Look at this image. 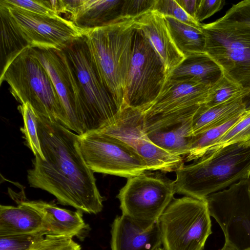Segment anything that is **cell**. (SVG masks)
Listing matches in <instances>:
<instances>
[{
  "label": "cell",
  "mask_w": 250,
  "mask_h": 250,
  "mask_svg": "<svg viewBox=\"0 0 250 250\" xmlns=\"http://www.w3.org/2000/svg\"><path fill=\"white\" fill-rule=\"evenodd\" d=\"M36 115L45 160L35 156L33 167L27 171L30 186L47 191L60 204L83 213L100 212L104 197L98 190L94 172L83 157L79 135L57 122Z\"/></svg>",
  "instance_id": "obj_1"
},
{
  "label": "cell",
  "mask_w": 250,
  "mask_h": 250,
  "mask_svg": "<svg viewBox=\"0 0 250 250\" xmlns=\"http://www.w3.org/2000/svg\"><path fill=\"white\" fill-rule=\"evenodd\" d=\"M0 62L3 68L26 48L62 49L85 29L61 16L34 14L0 4Z\"/></svg>",
  "instance_id": "obj_2"
},
{
  "label": "cell",
  "mask_w": 250,
  "mask_h": 250,
  "mask_svg": "<svg viewBox=\"0 0 250 250\" xmlns=\"http://www.w3.org/2000/svg\"><path fill=\"white\" fill-rule=\"evenodd\" d=\"M135 18L85 29L83 38L98 76L121 110L133 53Z\"/></svg>",
  "instance_id": "obj_3"
},
{
  "label": "cell",
  "mask_w": 250,
  "mask_h": 250,
  "mask_svg": "<svg viewBox=\"0 0 250 250\" xmlns=\"http://www.w3.org/2000/svg\"><path fill=\"white\" fill-rule=\"evenodd\" d=\"M176 193L205 199L250 177V146L235 143L204 155L175 171Z\"/></svg>",
  "instance_id": "obj_4"
},
{
  "label": "cell",
  "mask_w": 250,
  "mask_h": 250,
  "mask_svg": "<svg viewBox=\"0 0 250 250\" xmlns=\"http://www.w3.org/2000/svg\"><path fill=\"white\" fill-rule=\"evenodd\" d=\"M3 82L21 104L28 103L36 114L67 128L64 110L52 81L29 48L21 50L1 69L0 85Z\"/></svg>",
  "instance_id": "obj_5"
},
{
  "label": "cell",
  "mask_w": 250,
  "mask_h": 250,
  "mask_svg": "<svg viewBox=\"0 0 250 250\" xmlns=\"http://www.w3.org/2000/svg\"><path fill=\"white\" fill-rule=\"evenodd\" d=\"M62 50L72 65L82 91L83 106L79 120L83 133L103 131L114 125L123 110L119 108L101 82L83 36Z\"/></svg>",
  "instance_id": "obj_6"
},
{
  "label": "cell",
  "mask_w": 250,
  "mask_h": 250,
  "mask_svg": "<svg viewBox=\"0 0 250 250\" xmlns=\"http://www.w3.org/2000/svg\"><path fill=\"white\" fill-rule=\"evenodd\" d=\"M204 53L221 68L223 74L245 90L250 88V28L224 15L202 24Z\"/></svg>",
  "instance_id": "obj_7"
},
{
  "label": "cell",
  "mask_w": 250,
  "mask_h": 250,
  "mask_svg": "<svg viewBox=\"0 0 250 250\" xmlns=\"http://www.w3.org/2000/svg\"><path fill=\"white\" fill-rule=\"evenodd\" d=\"M158 223L165 250H203L212 233L206 199L187 196L174 198Z\"/></svg>",
  "instance_id": "obj_8"
},
{
  "label": "cell",
  "mask_w": 250,
  "mask_h": 250,
  "mask_svg": "<svg viewBox=\"0 0 250 250\" xmlns=\"http://www.w3.org/2000/svg\"><path fill=\"white\" fill-rule=\"evenodd\" d=\"M155 171L127 178L116 197L122 214L145 223L158 221L176 193L175 181Z\"/></svg>",
  "instance_id": "obj_9"
},
{
  "label": "cell",
  "mask_w": 250,
  "mask_h": 250,
  "mask_svg": "<svg viewBox=\"0 0 250 250\" xmlns=\"http://www.w3.org/2000/svg\"><path fill=\"white\" fill-rule=\"evenodd\" d=\"M209 86L167 79L156 99L142 112L146 133L166 128L193 116L206 103Z\"/></svg>",
  "instance_id": "obj_10"
},
{
  "label": "cell",
  "mask_w": 250,
  "mask_h": 250,
  "mask_svg": "<svg viewBox=\"0 0 250 250\" xmlns=\"http://www.w3.org/2000/svg\"><path fill=\"white\" fill-rule=\"evenodd\" d=\"M167 79L164 65L143 32L136 28L125 92L126 107L142 112L161 93Z\"/></svg>",
  "instance_id": "obj_11"
},
{
  "label": "cell",
  "mask_w": 250,
  "mask_h": 250,
  "mask_svg": "<svg viewBox=\"0 0 250 250\" xmlns=\"http://www.w3.org/2000/svg\"><path fill=\"white\" fill-rule=\"evenodd\" d=\"M85 162L93 172L130 178L151 172L142 158L122 140L100 131L78 136Z\"/></svg>",
  "instance_id": "obj_12"
},
{
  "label": "cell",
  "mask_w": 250,
  "mask_h": 250,
  "mask_svg": "<svg viewBox=\"0 0 250 250\" xmlns=\"http://www.w3.org/2000/svg\"><path fill=\"white\" fill-rule=\"evenodd\" d=\"M210 216L220 225L225 243L237 250L250 249V178L206 198Z\"/></svg>",
  "instance_id": "obj_13"
},
{
  "label": "cell",
  "mask_w": 250,
  "mask_h": 250,
  "mask_svg": "<svg viewBox=\"0 0 250 250\" xmlns=\"http://www.w3.org/2000/svg\"><path fill=\"white\" fill-rule=\"evenodd\" d=\"M131 146L142 158L150 171H176L184 165L183 157L172 154L153 143L145 131L142 111L126 106L119 120L101 131Z\"/></svg>",
  "instance_id": "obj_14"
},
{
  "label": "cell",
  "mask_w": 250,
  "mask_h": 250,
  "mask_svg": "<svg viewBox=\"0 0 250 250\" xmlns=\"http://www.w3.org/2000/svg\"><path fill=\"white\" fill-rule=\"evenodd\" d=\"M48 72L64 110L67 128L83 134L79 121L83 98L73 67L62 49L29 48Z\"/></svg>",
  "instance_id": "obj_15"
},
{
  "label": "cell",
  "mask_w": 250,
  "mask_h": 250,
  "mask_svg": "<svg viewBox=\"0 0 250 250\" xmlns=\"http://www.w3.org/2000/svg\"><path fill=\"white\" fill-rule=\"evenodd\" d=\"M111 250H155L162 245L158 221L145 223L122 214L111 229Z\"/></svg>",
  "instance_id": "obj_16"
},
{
  "label": "cell",
  "mask_w": 250,
  "mask_h": 250,
  "mask_svg": "<svg viewBox=\"0 0 250 250\" xmlns=\"http://www.w3.org/2000/svg\"><path fill=\"white\" fill-rule=\"evenodd\" d=\"M124 0H59L61 14L77 27L93 29L108 25L122 17Z\"/></svg>",
  "instance_id": "obj_17"
},
{
  "label": "cell",
  "mask_w": 250,
  "mask_h": 250,
  "mask_svg": "<svg viewBox=\"0 0 250 250\" xmlns=\"http://www.w3.org/2000/svg\"><path fill=\"white\" fill-rule=\"evenodd\" d=\"M135 25L160 57L168 79L185 57L175 45L165 17L155 10H150L135 18Z\"/></svg>",
  "instance_id": "obj_18"
},
{
  "label": "cell",
  "mask_w": 250,
  "mask_h": 250,
  "mask_svg": "<svg viewBox=\"0 0 250 250\" xmlns=\"http://www.w3.org/2000/svg\"><path fill=\"white\" fill-rule=\"evenodd\" d=\"M21 204L36 211L40 215L47 234L65 235L84 238L89 230L84 222L83 212L59 208L52 202L42 200L20 199Z\"/></svg>",
  "instance_id": "obj_19"
},
{
  "label": "cell",
  "mask_w": 250,
  "mask_h": 250,
  "mask_svg": "<svg viewBox=\"0 0 250 250\" xmlns=\"http://www.w3.org/2000/svg\"><path fill=\"white\" fill-rule=\"evenodd\" d=\"M47 234L39 214L21 204L0 206V236L33 234Z\"/></svg>",
  "instance_id": "obj_20"
},
{
  "label": "cell",
  "mask_w": 250,
  "mask_h": 250,
  "mask_svg": "<svg viewBox=\"0 0 250 250\" xmlns=\"http://www.w3.org/2000/svg\"><path fill=\"white\" fill-rule=\"evenodd\" d=\"M222 74L219 65L203 53L186 57L172 71L168 79L194 81L210 86Z\"/></svg>",
  "instance_id": "obj_21"
},
{
  "label": "cell",
  "mask_w": 250,
  "mask_h": 250,
  "mask_svg": "<svg viewBox=\"0 0 250 250\" xmlns=\"http://www.w3.org/2000/svg\"><path fill=\"white\" fill-rule=\"evenodd\" d=\"M193 116L174 125L146 133L153 143L168 152L186 157L192 136Z\"/></svg>",
  "instance_id": "obj_22"
},
{
  "label": "cell",
  "mask_w": 250,
  "mask_h": 250,
  "mask_svg": "<svg viewBox=\"0 0 250 250\" xmlns=\"http://www.w3.org/2000/svg\"><path fill=\"white\" fill-rule=\"evenodd\" d=\"M245 111L242 97L212 106L202 104L192 117V135L225 123Z\"/></svg>",
  "instance_id": "obj_23"
},
{
  "label": "cell",
  "mask_w": 250,
  "mask_h": 250,
  "mask_svg": "<svg viewBox=\"0 0 250 250\" xmlns=\"http://www.w3.org/2000/svg\"><path fill=\"white\" fill-rule=\"evenodd\" d=\"M164 17L175 45L185 58L204 53L205 38L202 27H194L172 17Z\"/></svg>",
  "instance_id": "obj_24"
},
{
  "label": "cell",
  "mask_w": 250,
  "mask_h": 250,
  "mask_svg": "<svg viewBox=\"0 0 250 250\" xmlns=\"http://www.w3.org/2000/svg\"><path fill=\"white\" fill-rule=\"evenodd\" d=\"M244 112L222 124L192 136L187 162L195 161L207 153L216 143L241 118Z\"/></svg>",
  "instance_id": "obj_25"
},
{
  "label": "cell",
  "mask_w": 250,
  "mask_h": 250,
  "mask_svg": "<svg viewBox=\"0 0 250 250\" xmlns=\"http://www.w3.org/2000/svg\"><path fill=\"white\" fill-rule=\"evenodd\" d=\"M246 90L224 75L209 87L208 95L204 105L212 106L242 97Z\"/></svg>",
  "instance_id": "obj_26"
},
{
  "label": "cell",
  "mask_w": 250,
  "mask_h": 250,
  "mask_svg": "<svg viewBox=\"0 0 250 250\" xmlns=\"http://www.w3.org/2000/svg\"><path fill=\"white\" fill-rule=\"evenodd\" d=\"M24 122L21 132L27 146L33 152L35 156H39L45 160L42 151L37 130V119L36 114L32 106L27 103L18 106Z\"/></svg>",
  "instance_id": "obj_27"
},
{
  "label": "cell",
  "mask_w": 250,
  "mask_h": 250,
  "mask_svg": "<svg viewBox=\"0 0 250 250\" xmlns=\"http://www.w3.org/2000/svg\"><path fill=\"white\" fill-rule=\"evenodd\" d=\"M235 143L250 146V110L244 112L240 119L223 135L208 153Z\"/></svg>",
  "instance_id": "obj_28"
},
{
  "label": "cell",
  "mask_w": 250,
  "mask_h": 250,
  "mask_svg": "<svg viewBox=\"0 0 250 250\" xmlns=\"http://www.w3.org/2000/svg\"><path fill=\"white\" fill-rule=\"evenodd\" d=\"M0 4L39 15L61 16L58 0H0Z\"/></svg>",
  "instance_id": "obj_29"
},
{
  "label": "cell",
  "mask_w": 250,
  "mask_h": 250,
  "mask_svg": "<svg viewBox=\"0 0 250 250\" xmlns=\"http://www.w3.org/2000/svg\"><path fill=\"white\" fill-rule=\"evenodd\" d=\"M153 10L187 24L200 28L202 24L187 14L176 0H155Z\"/></svg>",
  "instance_id": "obj_30"
},
{
  "label": "cell",
  "mask_w": 250,
  "mask_h": 250,
  "mask_svg": "<svg viewBox=\"0 0 250 250\" xmlns=\"http://www.w3.org/2000/svg\"><path fill=\"white\" fill-rule=\"evenodd\" d=\"M45 233L0 236V250H31Z\"/></svg>",
  "instance_id": "obj_31"
},
{
  "label": "cell",
  "mask_w": 250,
  "mask_h": 250,
  "mask_svg": "<svg viewBox=\"0 0 250 250\" xmlns=\"http://www.w3.org/2000/svg\"><path fill=\"white\" fill-rule=\"evenodd\" d=\"M31 250H81V247L72 237L46 234L35 244Z\"/></svg>",
  "instance_id": "obj_32"
},
{
  "label": "cell",
  "mask_w": 250,
  "mask_h": 250,
  "mask_svg": "<svg viewBox=\"0 0 250 250\" xmlns=\"http://www.w3.org/2000/svg\"><path fill=\"white\" fill-rule=\"evenodd\" d=\"M155 0H124L122 17L136 18L153 10Z\"/></svg>",
  "instance_id": "obj_33"
},
{
  "label": "cell",
  "mask_w": 250,
  "mask_h": 250,
  "mask_svg": "<svg viewBox=\"0 0 250 250\" xmlns=\"http://www.w3.org/2000/svg\"><path fill=\"white\" fill-rule=\"evenodd\" d=\"M225 4V1L223 0H199L194 19L201 23L221 10Z\"/></svg>",
  "instance_id": "obj_34"
},
{
  "label": "cell",
  "mask_w": 250,
  "mask_h": 250,
  "mask_svg": "<svg viewBox=\"0 0 250 250\" xmlns=\"http://www.w3.org/2000/svg\"><path fill=\"white\" fill-rule=\"evenodd\" d=\"M225 15L243 22L250 28V0H242L233 4Z\"/></svg>",
  "instance_id": "obj_35"
},
{
  "label": "cell",
  "mask_w": 250,
  "mask_h": 250,
  "mask_svg": "<svg viewBox=\"0 0 250 250\" xmlns=\"http://www.w3.org/2000/svg\"><path fill=\"white\" fill-rule=\"evenodd\" d=\"M184 11L194 19L199 0H176Z\"/></svg>",
  "instance_id": "obj_36"
},
{
  "label": "cell",
  "mask_w": 250,
  "mask_h": 250,
  "mask_svg": "<svg viewBox=\"0 0 250 250\" xmlns=\"http://www.w3.org/2000/svg\"><path fill=\"white\" fill-rule=\"evenodd\" d=\"M242 102L246 111L250 110V88L246 90L242 96Z\"/></svg>",
  "instance_id": "obj_37"
},
{
  "label": "cell",
  "mask_w": 250,
  "mask_h": 250,
  "mask_svg": "<svg viewBox=\"0 0 250 250\" xmlns=\"http://www.w3.org/2000/svg\"><path fill=\"white\" fill-rule=\"evenodd\" d=\"M220 250H237L235 249L233 247L231 246L230 245L225 243L224 247Z\"/></svg>",
  "instance_id": "obj_38"
},
{
  "label": "cell",
  "mask_w": 250,
  "mask_h": 250,
  "mask_svg": "<svg viewBox=\"0 0 250 250\" xmlns=\"http://www.w3.org/2000/svg\"><path fill=\"white\" fill-rule=\"evenodd\" d=\"M155 250H165L163 248H161V247H159Z\"/></svg>",
  "instance_id": "obj_39"
},
{
  "label": "cell",
  "mask_w": 250,
  "mask_h": 250,
  "mask_svg": "<svg viewBox=\"0 0 250 250\" xmlns=\"http://www.w3.org/2000/svg\"><path fill=\"white\" fill-rule=\"evenodd\" d=\"M250 250V249H248V250Z\"/></svg>",
  "instance_id": "obj_40"
}]
</instances>
